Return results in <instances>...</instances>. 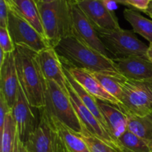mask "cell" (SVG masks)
Here are the masks:
<instances>
[{
  "mask_svg": "<svg viewBox=\"0 0 152 152\" xmlns=\"http://www.w3.org/2000/svg\"><path fill=\"white\" fill-rule=\"evenodd\" d=\"M123 16L130 23L135 34H138L152 43V20L144 17L137 10L126 8L123 10Z\"/></svg>",
  "mask_w": 152,
  "mask_h": 152,
  "instance_id": "7402d4cb",
  "label": "cell"
},
{
  "mask_svg": "<svg viewBox=\"0 0 152 152\" xmlns=\"http://www.w3.org/2000/svg\"><path fill=\"white\" fill-rule=\"evenodd\" d=\"M9 114H10V108H9L4 96L0 94V133L2 132L6 117Z\"/></svg>",
  "mask_w": 152,
  "mask_h": 152,
  "instance_id": "83f0119b",
  "label": "cell"
},
{
  "mask_svg": "<svg viewBox=\"0 0 152 152\" xmlns=\"http://www.w3.org/2000/svg\"><path fill=\"white\" fill-rule=\"evenodd\" d=\"M37 59L44 78L55 82L64 91H68L63 65L54 48L49 46L37 53Z\"/></svg>",
  "mask_w": 152,
  "mask_h": 152,
  "instance_id": "5bb4252c",
  "label": "cell"
},
{
  "mask_svg": "<svg viewBox=\"0 0 152 152\" xmlns=\"http://www.w3.org/2000/svg\"><path fill=\"white\" fill-rule=\"evenodd\" d=\"M31 106L27 100L23 91L19 87L16 101L10 111L14 120L18 134L21 141L25 145L30 135L38 126L39 119H37Z\"/></svg>",
  "mask_w": 152,
  "mask_h": 152,
  "instance_id": "30bf717a",
  "label": "cell"
},
{
  "mask_svg": "<svg viewBox=\"0 0 152 152\" xmlns=\"http://www.w3.org/2000/svg\"><path fill=\"white\" fill-rule=\"evenodd\" d=\"M38 3H46V2H50V1H55V0H36Z\"/></svg>",
  "mask_w": 152,
  "mask_h": 152,
  "instance_id": "836d02e7",
  "label": "cell"
},
{
  "mask_svg": "<svg viewBox=\"0 0 152 152\" xmlns=\"http://www.w3.org/2000/svg\"><path fill=\"white\" fill-rule=\"evenodd\" d=\"M147 57L152 62V43L149 44L147 50Z\"/></svg>",
  "mask_w": 152,
  "mask_h": 152,
  "instance_id": "4dcf8cb0",
  "label": "cell"
},
{
  "mask_svg": "<svg viewBox=\"0 0 152 152\" xmlns=\"http://www.w3.org/2000/svg\"><path fill=\"white\" fill-rule=\"evenodd\" d=\"M38 6L45 37L50 46L54 48L62 39L74 35L72 10L69 0L38 3Z\"/></svg>",
  "mask_w": 152,
  "mask_h": 152,
  "instance_id": "3957f363",
  "label": "cell"
},
{
  "mask_svg": "<svg viewBox=\"0 0 152 152\" xmlns=\"http://www.w3.org/2000/svg\"><path fill=\"white\" fill-rule=\"evenodd\" d=\"M7 1L10 9L23 18L45 38L38 3L36 0H7Z\"/></svg>",
  "mask_w": 152,
  "mask_h": 152,
  "instance_id": "d6986e66",
  "label": "cell"
},
{
  "mask_svg": "<svg viewBox=\"0 0 152 152\" xmlns=\"http://www.w3.org/2000/svg\"><path fill=\"white\" fill-rule=\"evenodd\" d=\"M64 66L68 70L72 77L83 86V88L94 97L98 100L106 102L120 108V102L104 89L97 79L90 71L74 67H68L66 65Z\"/></svg>",
  "mask_w": 152,
  "mask_h": 152,
  "instance_id": "2e32d148",
  "label": "cell"
},
{
  "mask_svg": "<svg viewBox=\"0 0 152 152\" xmlns=\"http://www.w3.org/2000/svg\"><path fill=\"white\" fill-rule=\"evenodd\" d=\"M64 68V72H65V76H66V78L68 82L69 83V84L71 85V87L73 88V89L74 90V91L77 93V94L78 95V96L80 97V99H81L82 102H83L85 105L91 111V112L94 114V115L96 117V118L99 121V123L102 124V126H103L104 129L108 132V126H107L106 123H105V120L104 119L103 115H102V112H101L100 109H99V107L98 105L97 99L95 97H94L92 95H91L90 94L88 93L84 88H83V86L72 77L70 72L68 71V70L65 68L63 65ZM111 135V134H110Z\"/></svg>",
  "mask_w": 152,
  "mask_h": 152,
  "instance_id": "44dd1931",
  "label": "cell"
},
{
  "mask_svg": "<svg viewBox=\"0 0 152 152\" xmlns=\"http://www.w3.org/2000/svg\"><path fill=\"white\" fill-rule=\"evenodd\" d=\"M77 4L96 29L121 28L114 11L108 9L100 0H85Z\"/></svg>",
  "mask_w": 152,
  "mask_h": 152,
  "instance_id": "7c38bea8",
  "label": "cell"
},
{
  "mask_svg": "<svg viewBox=\"0 0 152 152\" xmlns=\"http://www.w3.org/2000/svg\"><path fill=\"white\" fill-rule=\"evenodd\" d=\"M10 7L7 0H0V27L7 28Z\"/></svg>",
  "mask_w": 152,
  "mask_h": 152,
  "instance_id": "f1b7e54d",
  "label": "cell"
},
{
  "mask_svg": "<svg viewBox=\"0 0 152 152\" xmlns=\"http://www.w3.org/2000/svg\"><path fill=\"white\" fill-rule=\"evenodd\" d=\"M128 130L143 140L152 148V113L143 117L128 116Z\"/></svg>",
  "mask_w": 152,
  "mask_h": 152,
  "instance_id": "603a6c76",
  "label": "cell"
},
{
  "mask_svg": "<svg viewBox=\"0 0 152 152\" xmlns=\"http://www.w3.org/2000/svg\"><path fill=\"white\" fill-rule=\"evenodd\" d=\"M42 108L49 117L59 120L76 133L81 134L83 127L71 102L68 91H64L55 82L45 80V106Z\"/></svg>",
  "mask_w": 152,
  "mask_h": 152,
  "instance_id": "277c9868",
  "label": "cell"
},
{
  "mask_svg": "<svg viewBox=\"0 0 152 152\" xmlns=\"http://www.w3.org/2000/svg\"><path fill=\"white\" fill-rule=\"evenodd\" d=\"M151 152H152V151H151Z\"/></svg>",
  "mask_w": 152,
  "mask_h": 152,
  "instance_id": "d590c367",
  "label": "cell"
},
{
  "mask_svg": "<svg viewBox=\"0 0 152 152\" xmlns=\"http://www.w3.org/2000/svg\"><path fill=\"white\" fill-rule=\"evenodd\" d=\"M91 73L97 79L104 89L120 102L123 96L122 84L123 81L126 80V77L123 75H113L101 72Z\"/></svg>",
  "mask_w": 152,
  "mask_h": 152,
  "instance_id": "cb8c5ba5",
  "label": "cell"
},
{
  "mask_svg": "<svg viewBox=\"0 0 152 152\" xmlns=\"http://www.w3.org/2000/svg\"><path fill=\"white\" fill-rule=\"evenodd\" d=\"M39 123L25 144L27 152H55L54 140L50 122L43 108L39 109Z\"/></svg>",
  "mask_w": 152,
  "mask_h": 152,
  "instance_id": "4fadbf2b",
  "label": "cell"
},
{
  "mask_svg": "<svg viewBox=\"0 0 152 152\" xmlns=\"http://www.w3.org/2000/svg\"><path fill=\"white\" fill-rule=\"evenodd\" d=\"M121 75L130 80H152V62L148 57L121 58L114 59Z\"/></svg>",
  "mask_w": 152,
  "mask_h": 152,
  "instance_id": "e0dca14e",
  "label": "cell"
},
{
  "mask_svg": "<svg viewBox=\"0 0 152 152\" xmlns=\"http://www.w3.org/2000/svg\"><path fill=\"white\" fill-rule=\"evenodd\" d=\"M14 55L19 86L27 100L33 108H44L45 79L39 64L37 52L16 45Z\"/></svg>",
  "mask_w": 152,
  "mask_h": 152,
  "instance_id": "7a4b0ae2",
  "label": "cell"
},
{
  "mask_svg": "<svg viewBox=\"0 0 152 152\" xmlns=\"http://www.w3.org/2000/svg\"><path fill=\"white\" fill-rule=\"evenodd\" d=\"M7 28L15 46H25L37 53L50 46L43 36L11 9L9 11Z\"/></svg>",
  "mask_w": 152,
  "mask_h": 152,
  "instance_id": "52a82bcc",
  "label": "cell"
},
{
  "mask_svg": "<svg viewBox=\"0 0 152 152\" xmlns=\"http://www.w3.org/2000/svg\"><path fill=\"white\" fill-rule=\"evenodd\" d=\"M144 13H145V14L148 15V16H150V17H151L152 19V0L151 1V2H150L149 6H148V9H147V10H145Z\"/></svg>",
  "mask_w": 152,
  "mask_h": 152,
  "instance_id": "1f68e13d",
  "label": "cell"
},
{
  "mask_svg": "<svg viewBox=\"0 0 152 152\" xmlns=\"http://www.w3.org/2000/svg\"><path fill=\"white\" fill-rule=\"evenodd\" d=\"M71 1V4H78V3L81 2V1H85V0H69Z\"/></svg>",
  "mask_w": 152,
  "mask_h": 152,
  "instance_id": "e575fe53",
  "label": "cell"
},
{
  "mask_svg": "<svg viewBox=\"0 0 152 152\" xmlns=\"http://www.w3.org/2000/svg\"><path fill=\"white\" fill-rule=\"evenodd\" d=\"M80 135L86 143L90 152H119L106 142L89 133L85 128L83 127V131Z\"/></svg>",
  "mask_w": 152,
  "mask_h": 152,
  "instance_id": "484cf974",
  "label": "cell"
},
{
  "mask_svg": "<svg viewBox=\"0 0 152 152\" xmlns=\"http://www.w3.org/2000/svg\"><path fill=\"white\" fill-rule=\"evenodd\" d=\"M151 1V0H127L129 7H133L143 12L148 9Z\"/></svg>",
  "mask_w": 152,
  "mask_h": 152,
  "instance_id": "f546056e",
  "label": "cell"
},
{
  "mask_svg": "<svg viewBox=\"0 0 152 152\" xmlns=\"http://www.w3.org/2000/svg\"><path fill=\"white\" fill-rule=\"evenodd\" d=\"M1 152H27L19 137L11 114L6 117L1 132Z\"/></svg>",
  "mask_w": 152,
  "mask_h": 152,
  "instance_id": "ffe728a7",
  "label": "cell"
},
{
  "mask_svg": "<svg viewBox=\"0 0 152 152\" xmlns=\"http://www.w3.org/2000/svg\"><path fill=\"white\" fill-rule=\"evenodd\" d=\"M48 117L53 132L55 152H90L80 134L74 132L59 120L48 115Z\"/></svg>",
  "mask_w": 152,
  "mask_h": 152,
  "instance_id": "8fae6325",
  "label": "cell"
},
{
  "mask_svg": "<svg viewBox=\"0 0 152 152\" xmlns=\"http://www.w3.org/2000/svg\"><path fill=\"white\" fill-rule=\"evenodd\" d=\"M74 25V36L99 52L106 57L114 59L101 41L95 27L77 4H71Z\"/></svg>",
  "mask_w": 152,
  "mask_h": 152,
  "instance_id": "9c48e42d",
  "label": "cell"
},
{
  "mask_svg": "<svg viewBox=\"0 0 152 152\" xmlns=\"http://www.w3.org/2000/svg\"><path fill=\"white\" fill-rule=\"evenodd\" d=\"M100 1H102V0H100ZM113 1H116L117 4H123V5H125V6H128V7H129V4H128L127 0H113Z\"/></svg>",
  "mask_w": 152,
  "mask_h": 152,
  "instance_id": "d6a6232c",
  "label": "cell"
},
{
  "mask_svg": "<svg viewBox=\"0 0 152 152\" xmlns=\"http://www.w3.org/2000/svg\"><path fill=\"white\" fill-rule=\"evenodd\" d=\"M67 87H68V95H69L71 102L76 113H77V117L81 123L82 126L85 128L89 133L98 137L103 142H106L107 144L111 145V147L114 148L120 152V149H119L117 142L111 137L108 132L104 129L103 126L96 118V117L83 104L78 95L69 84L68 80H67Z\"/></svg>",
  "mask_w": 152,
  "mask_h": 152,
  "instance_id": "ba28073f",
  "label": "cell"
},
{
  "mask_svg": "<svg viewBox=\"0 0 152 152\" xmlns=\"http://www.w3.org/2000/svg\"><path fill=\"white\" fill-rule=\"evenodd\" d=\"M19 87L14 52L7 53L4 62L0 65V94L4 96L10 111L15 103Z\"/></svg>",
  "mask_w": 152,
  "mask_h": 152,
  "instance_id": "9a60e30c",
  "label": "cell"
},
{
  "mask_svg": "<svg viewBox=\"0 0 152 152\" xmlns=\"http://www.w3.org/2000/svg\"><path fill=\"white\" fill-rule=\"evenodd\" d=\"M120 152H151L152 148L143 140L128 130L117 140Z\"/></svg>",
  "mask_w": 152,
  "mask_h": 152,
  "instance_id": "d4e9b609",
  "label": "cell"
},
{
  "mask_svg": "<svg viewBox=\"0 0 152 152\" xmlns=\"http://www.w3.org/2000/svg\"><path fill=\"white\" fill-rule=\"evenodd\" d=\"M0 49L6 54L13 53L16 50V46L7 28L0 27Z\"/></svg>",
  "mask_w": 152,
  "mask_h": 152,
  "instance_id": "4316f807",
  "label": "cell"
},
{
  "mask_svg": "<svg viewBox=\"0 0 152 152\" xmlns=\"http://www.w3.org/2000/svg\"><path fill=\"white\" fill-rule=\"evenodd\" d=\"M97 102L109 134L117 143L119 138L128 131V116L115 105L98 99Z\"/></svg>",
  "mask_w": 152,
  "mask_h": 152,
  "instance_id": "ac0fdd59",
  "label": "cell"
},
{
  "mask_svg": "<svg viewBox=\"0 0 152 152\" xmlns=\"http://www.w3.org/2000/svg\"><path fill=\"white\" fill-rule=\"evenodd\" d=\"M54 49L64 65L86 69L91 72L121 75L114 59L106 57L89 47L74 35L62 39Z\"/></svg>",
  "mask_w": 152,
  "mask_h": 152,
  "instance_id": "6da1fadb",
  "label": "cell"
},
{
  "mask_svg": "<svg viewBox=\"0 0 152 152\" xmlns=\"http://www.w3.org/2000/svg\"><path fill=\"white\" fill-rule=\"evenodd\" d=\"M96 30L101 41L114 59L136 56L147 57L148 46L139 39L134 31L123 28Z\"/></svg>",
  "mask_w": 152,
  "mask_h": 152,
  "instance_id": "5b68a950",
  "label": "cell"
},
{
  "mask_svg": "<svg viewBox=\"0 0 152 152\" xmlns=\"http://www.w3.org/2000/svg\"><path fill=\"white\" fill-rule=\"evenodd\" d=\"M120 109L127 116L143 117L152 113V80H124Z\"/></svg>",
  "mask_w": 152,
  "mask_h": 152,
  "instance_id": "8992f818",
  "label": "cell"
}]
</instances>
